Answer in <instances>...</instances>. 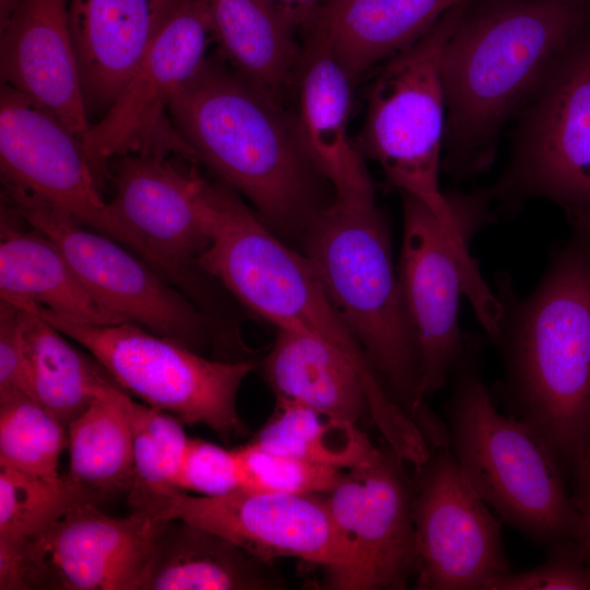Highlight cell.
Wrapping results in <instances>:
<instances>
[{
    "mask_svg": "<svg viewBox=\"0 0 590 590\" xmlns=\"http://www.w3.org/2000/svg\"><path fill=\"white\" fill-rule=\"evenodd\" d=\"M354 83L331 48L317 35H306L294 88V117L309 160L331 190L373 182L350 133Z\"/></svg>",
    "mask_w": 590,
    "mask_h": 590,
    "instance_id": "obj_21",
    "label": "cell"
},
{
    "mask_svg": "<svg viewBox=\"0 0 590 590\" xmlns=\"http://www.w3.org/2000/svg\"><path fill=\"white\" fill-rule=\"evenodd\" d=\"M403 232L397 272L404 305L421 354V392L426 398L444 389L460 358L467 332L459 324L460 297L467 296L489 337L499 303L484 282L470 244L495 221L488 191L447 193L457 214L445 223L417 198L400 192Z\"/></svg>",
    "mask_w": 590,
    "mask_h": 590,
    "instance_id": "obj_6",
    "label": "cell"
},
{
    "mask_svg": "<svg viewBox=\"0 0 590 590\" xmlns=\"http://www.w3.org/2000/svg\"><path fill=\"white\" fill-rule=\"evenodd\" d=\"M389 445L374 464L343 471L321 494L349 548L339 590L405 589L416 569L412 481Z\"/></svg>",
    "mask_w": 590,
    "mask_h": 590,
    "instance_id": "obj_18",
    "label": "cell"
},
{
    "mask_svg": "<svg viewBox=\"0 0 590 590\" xmlns=\"http://www.w3.org/2000/svg\"><path fill=\"white\" fill-rule=\"evenodd\" d=\"M133 435L131 509L153 510L180 492L175 484L189 438L176 416L129 400Z\"/></svg>",
    "mask_w": 590,
    "mask_h": 590,
    "instance_id": "obj_30",
    "label": "cell"
},
{
    "mask_svg": "<svg viewBox=\"0 0 590 590\" xmlns=\"http://www.w3.org/2000/svg\"><path fill=\"white\" fill-rule=\"evenodd\" d=\"M463 0H324L311 30L356 82ZM305 35V36H306Z\"/></svg>",
    "mask_w": 590,
    "mask_h": 590,
    "instance_id": "obj_23",
    "label": "cell"
},
{
    "mask_svg": "<svg viewBox=\"0 0 590 590\" xmlns=\"http://www.w3.org/2000/svg\"><path fill=\"white\" fill-rule=\"evenodd\" d=\"M130 397L113 385L68 426L69 472L64 476L81 502L98 506L129 494L133 481Z\"/></svg>",
    "mask_w": 590,
    "mask_h": 590,
    "instance_id": "obj_27",
    "label": "cell"
},
{
    "mask_svg": "<svg viewBox=\"0 0 590 590\" xmlns=\"http://www.w3.org/2000/svg\"><path fill=\"white\" fill-rule=\"evenodd\" d=\"M275 329L270 350L259 363L275 397L363 428L373 426L364 380L354 363L318 334Z\"/></svg>",
    "mask_w": 590,
    "mask_h": 590,
    "instance_id": "obj_22",
    "label": "cell"
},
{
    "mask_svg": "<svg viewBox=\"0 0 590 590\" xmlns=\"http://www.w3.org/2000/svg\"><path fill=\"white\" fill-rule=\"evenodd\" d=\"M472 0L449 10L427 33L382 63L370 84L356 144L400 192L425 203L445 223L457 214L439 185L446 131L441 81L445 46Z\"/></svg>",
    "mask_w": 590,
    "mask_h": 590,
    "instance_id": "obj_8",
    "label": "cell"
},
{
    "mask_svg": "<svg viewBox=\"0 0 590 590\" xmlns=\"http://www.w3.org/2000/svg\"><path fill=\"white\" fill-rule=\"evenodd\" d=\"M21 309L30 396L68 428L96 398L118 384L96 358L75 349L50 322Z\"/></svg>",
    "mask_w": 590,
    "mask_h": 590,
    "instance_id": "obj_28",
    "label": "cell"
},
{
    "mask_svg": "<svg viewBox=\"0 0 590 590\" xmlns=\"http://www.w3.org/2000/svg\"><path fill=\"white\" fill-rule=\"evenodd\" d=\"M411 481L415 589L484 590L511 571L503 520L472 487L449 446L430 449Z\"/></svg>",
    "mask_w": 590,
    "mask_h": 590,
    "instance_id": "obj_14",
    "label": "cell"
},
{
    "mask_svg": "<svg viewBox=\"0 0 590 590\" xmlns=\"http://www.w3.org/2000/svg\"><path fill=\"white\" fill-rule=\"evenodd\" d=\"M286 582L271 562L179 519H167L138 590H276Z\"/></svg>",
    "mask_w": 590,
    "mask_h": 590,
    "instance_id": "obj_24",
    "label": "cell"
},
{
    "mask_svg": "<svg viewBox=\"0 0 590 590\" xmlns=\"http://www.w3.org/2000/svg\"><path fill=\"white\" fill-rule=\"evenodd\" d=\"M21 320L22 309L10 302L1 299L0 401L15 396L31 398Z\"/></svg>",
    "mask_w": 590,
    "mask_h": 590,
    "instance_id": "obj_36",
    "label": "cell"
},
{
    "mask_svg": "<svg viewBox=\"0 0 590 590\" xmlns=\"http://www.w3.org/2000/svg\"><path fill=\"white\" fill-rule=\"evenodd\" d=\"M484 343L467 332L450 375L445 422L459 467L486 505L532 542L568 538L590 550V529L554 455L526 423L497 410L483 377Z\"/></svg>",
    "mask_w": 590,
    "mask_h": 590,
    "instance_id": "obj_5",
    "label": "cell"
},
{
    "mask_svg": "<svg viewBox=\"0 0 590 590\" xmlns=\"http://www.w3.org/2000/svg\"><path fill=\"white\" fill-rule=\"evenodd\" d=\"M200 204L210 243L201 271L244 307L275 328L311 332L330 341L363 377L373 367L331 303L310 260L274 234L223 181L203 178Z\"/></svg>",
    "mask_w": 590,
    "mask_h": 590,
    "instance_id": "obj_7",
    "label": "cell"
},
{
    "mask_svg": "<svg viewBox=\"0 0 590 590\" xmlns=\"http://www.w3.org/2000/svg\"><path fill=\"white\" fill-rule=\"evenodd\" d=\"M175 484L180 492H193L206 497L240 489L235 450L189 438Z\"/></svg>",
    "mask_w": 590,
    "mask_h": 590,
    "instance_id": "obj_35",
    "label": "cell"
},
{
    "mask_svg": "<svg viewBox=\"0 0 590 590\" xmlns=\"http://www.w3.org/2000/svg\"><path fill=\"white\" fill-rule=\"evenodd\" d=\"M573 503L590 529V441L570 465Z\"/></svg>",
    "mask_w": 590,
    "mask_h": 590,
    "instance_id": "obj_38",
    "label": "cell"
},
{
    "mask_svg": "<svg viewBox=\"0 0 590 590\" xmlns=\"http://www.w3.org/2000/svg\"><path fill=\"white\" fill-rule=\"evenodd\" d=\"M4 204L46 235L86 288L107 308L199 353H225L213 319L135 252L31 196L2 190Z\"/></svg>",
    "mask_w": 590,
    "mask_h": 590,
    "instance_id": "obj_11",
    "label": "cell"
},
{
    "mask_svg": "<svg viewBox=\"0 0 590 590\" xmlns=\"http://www.w3.org/2000/svg\"><path fill=\"white\" fill-rule=\"evenodd\" d=\"M68 447L67 428L27 396L0 401V467L62 484L59 458Z\"/></svg>",
    "mask_w": 590,
    "mask_h": 590,
    "instance_id": "obj_31",
    "label": "cell"
},
{
    "mask_svg": "<svg viewBox=\"0 0 590 590\" xmlns=\"http://www.w3.org/2000/svg\"><path fill=\"white\" fill-rule=\"evenodd\" d=\"M280 16L296 34L311 30L324 0H269Z\"/></svg>",
    "mask_w": 590,
    "mask_h": 590,
    "instance_id": "obj_37",
    "label": "cell"
},
{
    "mask_svg": "<svg viewBox=\"0 0 590 590\" xmlns=\"http://www.w3.org/2000/svg\"><path fill=\"white\" fill-rule=\"evenodd\" d=\"M219 55L280 102L295 88L303 47L269 0H208Z\"/></svg>",
    "mask_w": 590,
    "mask_h": 590,
    "instance_id": "obj_26",
    "label": "cell"
},
{
    "mask_svg": "<svg viewBox=\"0 0 590 590\" xmlns=\"http://www.w3.org/2000/svg\"><path fill=\"white\" fill-rule=\"evenodd\" d=\"M197 163L243 196L280 238L298 247L311 217L331 199L309 160L294 114L219 55L204 60L168 108ZM329 185V184H328Z\"/></svg>",
    "mask_w": 590,
    "mask_h": 590,
    "instance_id": "obj_3",
    "label": "cell"
},
{
    "mask_svg": "<svg viewBox=\"0 0 590 590\" xmlns=\"http://www.w3.org/2000/svg\"><path fill=\"white\" fill-rule=\"evenodd\" d=\"M212 42L208 0H185L82 141L101 186L107 180L108 164L130 153L176 154L197 163L173 127L168 108L208 58Z\"/></svg>",
    "mask_w": 590,
    "mask_h": 590,
    "instance_id": "obj_12",
    "label": "cell"
},
{
    "mask_svg": "<svg viewBox=\"0 0 590 590\" xmlns=\"http://www.w3.org/2000/svg\"><path fill=\"white\" fill-rule=\"evenodd\" d=\"M68 8L69 0H20L0 25L1 83L51 111L83 141L91 123Z\"/></svg>",
    "mask_w": 590,
    "mask_h": 590,
    "instance_id": "obj_19",
    "label": "cell"
},
{
    "mask_svg": "<svg viewBox=\"0 0 590 590\" xmlns=\"http://www.w3.org/2000/svg\"><path fill=\"white\" fill-rule=\"evenodd\" d=\"M484 590H590V550L574 539L553 541L543 563L493 578Z\"/></svg>",
    "mask_w": 590,
    "mask_h": 590,
    "instance_id": "obj_34",
    "label": "cell"
},
{
    "mask_svg": "<svg viewBox=\"0 0 590 590\" xmlns=\"http://www.w3.org/2000/svg\"><path fill=\"white\" fill-rule=\"evenodd\" d=\"M472 2V1H471ZM464 10L441 57V166L457 180L487 170L498 137L590 23L589 0H486Z\"/></svg>",
    "mask_w": 590,
    "mask_h": 590,
    "instance_id": "obj_2",
    "label": "cell"
},
{
    "mask_svg": "<svg viewBox=\"0 0 590 590\" xmlns=\"http://www.w3.org/2000/svg\"><path fill=\"white\" fill-rule=\"evenodd\" d=\"M0 168L3 190L46 202L138 255L99 192L82 141L51 111L2 83Z\"/></svg>",
    "mask_w": 590,
    "mask_h": 590,
    "instance_id": "obj_16",
    "label": "cell"
},
{
    "mask_svg": "<svg viewBox=\"0 0 590 590\" xmlns=\"http://www.w3.org/2000/svg\"><path fill=\"white\" fill-rule=\"evenodd\" d=\"M166 522L148 509L113 517L75 502L33 538L8 540L19 554V590H138Z\"/></svg>",
    "mask_w": 590,
    "mask_h": 590,
    "instance_id": "obj_15",
    "label": "cell"
},
{
    "mask_svg": "<svg viewBox=\"0 0 590 590\" xmlns=\"http://www.w3.org/2000/svg\"><path fill=\"white\" fill-rule=\"evenodd\" d=\"M79 500L66 477L55 484L0 467V539L26 541Z\"/></svg>",
    "mask_w": 590,
    "mask_h": 590,
    "instance_id": "obj_32",
    "label": "cell"
},
{
    "mask_svg": "<svg viewBox=\"0 0 590 590\" xmlns=\"http://www.w3.org/2000/svg\"><path fill=\"white\" fill-rule=\"evenodd\" d=\"M185 0H69V25L88 117L115 101Z\"/></svg>",
    "mask_w": 590,
    "mask_h": 590,
    "instance_id": "obj_20",
    "label": "cell"
},
{
    "mask_svg": "<svg viewBox=\"0 0 590 590\" xmlns=\"http://www.w3.org/2000/svg\"><path fill=\"white\" fill-rule=\"evenodd\" d=\"M250 441L273 453L343 471L374 464L384 449L352 422L276 397L273 413Z\"/></svg>",
    "mask_w": 590,
    "mask_h": 590,
    "instance_id": "obj_29",
    "label": "cell"
},
{
    "mask_svg": "<svg viewBox=\"0 0 590 590\" xmlns=\"http://www.w3.org/2000/svg\"><path fill=\"white\" fill-rule=\"evenodd\" d=\"M20 217L1 206L0 294L11 303L31 302L83 323L126 320L103 305L83 284L61 250L42 232L21 227Z\"/></svg>",
    "mask_w": 590,
    "mask_h": 590,
    "instance_id": "obj_25",
    "label": "cell"
},
{
    "mask_svg": "<svg viewBox=\"0 0 590 590\" xmlns=\"http://www.w3.org/2000/svg\"><path fill=\"white\" fill-rule=\"evenodd\" d=\"M20 0H0V25L4 24L17 8Z\"/></svg>",
    "mask_w": 590,
    "mask_h": 590,
    "instance_id": "obj_39",
    "label": "cell"
},
{
    "mask_svg": "<svg viewBox=\"0 0 590 590\" xmlns=\"http://www.w3.org/2000/svg\"><path fill=\"white\" fill-rule=\"evenodd\" d=\"M14 305L37 314L87 350L127 392L184 424L204 425L225 441L246 435L237 396L259 362L208 358L142 326L92 324L59 317L31 302Z\"/></svg>",
    "mask_w": 590,
    "mask_h": 590,
    "instance_id": "obj_9",
    "label": "cell"
},
{
    "mask_svg": "<svg viewBox=\"0 0 590 590\" xmlns=\"http://www.w3.org/2000/svg\"><path fill=\"white\" fill-rule=\"evenodd\" d=\"M202 179L160 153L126 154L107 167L110 212L139 256L206 312V281L212 279L198 266L210 243L200 205Z\"/></svg>",
    "mask_w": 590,
    "mask_h": 590,
    "instance_id": "obj_13",
    "label": "cell"
},
{
    "mask_svg": "<svg viewBox=\"0 0 590 590\" xmlns=\"http://www.w3.org/2000/svg\"><path fill=\"white\" fill-rule=\"evenodd\" d=\"M526 296L495 276L499 315L488 339L503 363L506 413L546 444L562 471L590 441V221H569Z\"/></svg>",
    "mask_w": 590,
    "mask_h": 590,
    "instance_id": "obj_1",
    "label": "cell"
},
{
    "mask_svg": "<svg viewBox=\"0 0 590 590\" xmlns=\"http://www.w3.org/2000/svg\"><path fill=\"white\" fill-rule=\"evenodd\" d=\"M510 156L488 191L504 212L531 199L590 221V23L517 114Z\"/></svg>",
    "mask_w": 590,
    "mask_h": 590,
    "instance_id": "obj_10",
    "label": "cell"
},
{
    "mask_svg": "<svg viewBox=\"0 0 590 590\" xmlns=\"http://www.w3.org/2000/svg\"><path fill=\"white\" fill-rule=\"evenodd\" d=\"M392 400L424 435L442 420L421 392V354L375 193L333 194L298 244Z\"/></svg>",
    "mask_w": 590,
    "mask_h": 590,
    "instance_id": "obj_4",
    "label": "cell"
},
{
    "mask_svg": "<svg viewBox=\"0 0 590 590\" xmlns=\"http://www.w3.org/2000/svg\"><path fill=\"white\" fill-rule=\"evenodd\" d=\"M154 512L217 533L266 562L293 557L320 566L330 589H339L347 571V544L321 494L238 489L206 497L179 493L158 504Z\"/></svg>",
    "mask_w": 590,
    "mask_h": 590,
    "instance_id": "obj_17",
    "label": "cell"
},
{
    "mask_svg": "<svg viewBox=\"0 0 590 590\" xmlns=\"http://www.w3.org/2000/svg\"><path fill=\"white\" fill-rule=\"evenodd\" d=\"M240 489L256 493L320 495L339 482L343 470L267 451L256 444L235 448Z\"/></svg>",
    "mask_w": 590,
    "mask_h": 590,
    "instance_id": "obj_33",
    "label": "cell"
}]
</instances>
